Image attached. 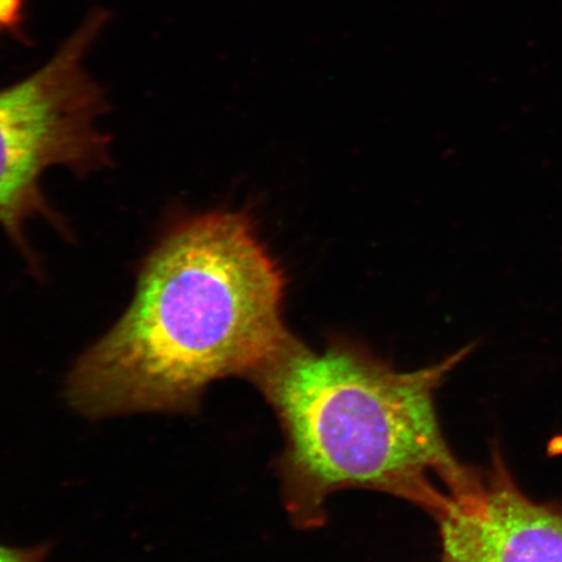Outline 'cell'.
<instances>
[{"label":"cell","mask_w":562,"mask_h":562,"mask_svg":"<svg viewBox=\"0 0 562 562\" xmlns=\"http://www.w3.org/2000/svg\"><path fill=\"white\" fill-rule=\"evenodd\" d=\"M21 0H0V31L16 23Z\"/></svg>","instance_id":"obj_6"},{"label":"cell","mask_w":562,"mask_h":562,"mask_svg":"<svg viewBox=\"0 0 562 562\" xmlns=\"http://www.w3.org/2000/svg\"><path fill=\"white\" fill-rule=\"evenodd\" d=\"M93 32H80L38 72L0 91V226L30 259L27 221L45 216L63 227L42 193V175L53 167L87 175L109 165V138L95 126L103 98L81 65Z\"/></svg>","instance_id":"obj_3"},{"label":"cell","mask_w":562,"mask_h":562,"mask_svg":"<svg viewBox=\"0 0 562 562\" xmlns=\"http://www.w3.org/2000/svg\"><path fill=\"white\" fill-rule=\"evenodd\" d=\"M473 349L400 371L362 344L334 339L316 350L291 335L267 358L248 382L283 435L277 473L292 525L319 529L340 491L381 492L437 521L452 498L480 488L483 470L457 459L437 406L441 384Z\"/></svg>","instance_id":"obj_2"},{"label":"cell","mask_w":562,"mask_h":562,"mask_svg":"<svg viewBox=\"0 0 562 562\" xmlns=\"http://www.w3.org/2000/svg\"><path fill=\"white\" fill-rule=\"evenodd\" d=\"M48 547L13 548L0 544V562H45Z\"/></svg>","instance_id":"obj_5"},{"label":"cell","mask_w":562,"mask_h":562,"mask_svg":"<svg viewBox=\"0 0 562 562\" xmlns=\"http://www.w3.org/2000/svg\"><path fill=\"white\" fill-rule=\"evenodd\" d=\"M438 562H562V507L527 496L498 448L480 488L437 519Z\"/></svg>","instance_id":"obj_4"},{"label":"cell","mask_w":562,"mask_h":562,"mask_svg":"<svg viewBox=\"0 0 562 562\" xmlns=\"http://www.w3.org/2000/svg\"><path fill=\"white\" fill-rule=\"evenodd\" d=\"M284 291L248 215L176 223L147 256L121 319L69 371L68 405L95 420L195 413L209 385L248 381L290 339Z\"/></svg>","instance_id":"obj_1"}]
</instances>
